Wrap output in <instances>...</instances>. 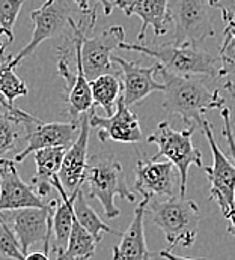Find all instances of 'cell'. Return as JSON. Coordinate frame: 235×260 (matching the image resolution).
Returning <instances> with one entry per match:
<instances>
[{
  "label": "cell",
  "mask_w": 235,
  "mask_h": 260,
  "mask_svg": "<svg viewBox=\"0 0 235 260\" xmlns=\"http://www.w3.org/2000/svg\"><path fill=\"white\" fill-rule=\"evenodd\" d=\"M158 73L164 84L163 109L169 114L180 116L186 126H192L193 122L200 123L210 110L225 107V100L219 92L211 90L193 75L170 74L161 67Z\"/></svg>",
  "instance_id": "cell-1"
},
{
  "label": "cell",
  "mask_w": 235,
  "mask_h": 260,
  "mask_svg": "<svg viewBox=\"0 0 235 260\" xmlns=\"http://www.w3.org/2000/svg\"><path fill=\"white\" fill-rule=\"evenodd\" d=\"M119 48L139 51L150 57H154L160 63V67L170 74L219 77V71H220L219 56H213L189 44L177 45L170 41L163 45H145V44H133L124 41L119 45Z\"/></svg>",
  "instance_id": "cell-2"
},
{
  "label": "cell",
  "mask_w": 235,
  "mask_h": 260,
  "mask_svg": "<svg viewBox=\"0 0 235 260\" xmlns=\"http://www.w3.org/2000/svg\"><path fill=\"white\" fill-rule=\"evenodd\" d=\"M146 212L154 225L164 233L172 248L175 245L187 248L195 244L200 220V211L195 200L177 196L166 200L153 199Z\"/></svg>",
  "instance_id": "cell-3"
},
{
  "label": "cell",
  "mask_w": 235,
  "mask_h": 260,
  "mask_svg": "<svg viewBox=\"0 0 235 260\" xmlns=\"http://www.w3.org/2000/svg\"><path fill=\"white\" fill-rule=\"evenodd\" d=\"M84 184L89 188V197L97 199L107 218L113 220L121 215L115 205V197L134 202V192L127 186L122 164L113 155H94L86 169Z\"/></svg>",
  "instance_id": "cell-4"
},
{
  "label": "cell",
  "mask_w": 235,
  "mask_h": 260,
  "mask_svg": "<svg viewBox=\"0 0 235 260\" xmlns=\"http://www.w3.org/2000/svg\"><path fill=\"white\" fill-rule=\"evenodd\" d=\"M195 133V125L186 126L183 131H177L170 126L169 122H160L156 131L146 139L148 143H154L158 152L153 159L166 158L170 161L180 173V197H184L187 188V178L190 166L203 167L202 152L196 148L192 140Z\"/></svg>",
  "instance_id": "cell-5"
},
{
  "label": "cell",
  "mask_w": 235,
  "mask_h": 260,
  "mask_svg": "<svg viewBox=\"0 0 235 260\" xmlns=\"http://www.w3.org/2000/svg\"><path fill=\"white\" fill-rule=\"evenodd\" d=\"M199 125L205 134V139L208 140L213 155V164L202 167L211 184L210 197L219 205L222 215L231 223L235 214V162H232L217 145L213 125L207 119H203Z\"/></svg>",
  "instance_id": "cell-6"
},
{
  "label": "cell",
  "mask_w": 235,
  "mask_h": 260,
  "mask_svg": "<svg viewBox=\"0 0 235 260\" xmlns=\"http://www.w3.org/2000/svg\"><path fill=\"white\" fill-rule=\"evenodd\" d=\"M211 8V0H170L169 12L175 26L172 42L197 47L202 41L214 37Z\"/></svg>",
  "instance_id": "cell-7"
},
{
  "label": "cell",
  "mask_w": 235,
  "mask_h": 260,
  "mask_svg": "<svg viewBox=\"0 0 235 260\" xmlns=\"http://www.w3.org/2000/svg\"><path fill=\"white\" fill-rule=\"evenodd\" d=\"M31 20L34 23V32L31 41L14 56L8 57L9 67L17 68L26 57H29L45 39L62 35L70 27V21L73 20V9L67 3V0H45L42 6L31 12Z\"/></svg>",
  "instance_id": "cell-8"
},
{
  "label": "cell",
  "mask_w": 235,
  "mask_h": 260,
  "mask_svg": "<svg viewBox=\"0 0 235 260\" xmlns=\"http://www.w3.org/2000/svg\"><path fill=\"white\" fill-rule=\"evenodd\" d=\"M57 200H50L45 208H27L0 212L18 238L21 250H27L35 242H44V253H50V236H53V212Z\"/></svg>",
  "instance_id": "cell-9"
},
{
  "label": "cell",
  "mask_w": 235,
  "mask_h": 260,
  "mask_svg": "<svg viewBox=\"0 0 235 260\" xmlns=\"http://www.w3.org/2000/svg\"><path fill=\"white\" fill-rule=\"evenodd\" d=\"M95 26V15L81 20L80 23H76L74 18L70 21L71 29V42L74 47V57H76V78L71 83V86L65 87L67 95L65 101L68 106V113L73 119V122H78L81 114L89 113L94 106V98L91 92V81L86 78L84 70H83V60H81V44L83 38L86 37L87 32H91Z\"/></svg>",
  "instance_id": "cell-10"
},
{
  "label": "cell",
  "mask_w": 235,
  "mask_h": 260,
  "mask_svg": "<svg viewBox=\"0 0 235 260\" xmlns=\"http://www.w3.org/2000/svg\"><path fill=\"white\" fill-rule=\"evenodd\" d=\"M125 41L122 26H112L97 37L83 38L81 60L84 75L89 81L104 74H112V53Z\"/></svg>",
  "instance_id": "cell-11"
},
{
  "label": "cell",
  "mask_w": 235,
  "mask_h": 260,
  "mask_svg": "<svg viewBox=\"0 0 235 260\" xmlns=\"http://www.w3.org/2000/svg\"><path fill=\"white\" fill-rule=\"evenodd\" d=\"M89 123L91 128L97 129V136L103 143L107 140L119 143H139L143 140L140 122L137 116L124 103L122 96L118 101L116 112L112 116H97L95 109H92L89 113Z\"/></svg>",
  "instance_id": "cell-12"
},
{
  "label": "cell",
  "mask_w": 235,
  "mask_h": 260,
  "mask_svg": "<svg viewBox=\"0 0 235 260\" xmlns=\"http://www.w3.org/2000/svg\"><path fill=\"white\" fill-rule=\"evenodd\" d=\"M134 189L142 199L153 200L156 197H175V166L170 161L139 159L134 169Z\"/></svg>",
  "instance_id": "cell-13"
},
{
  "label": "cell",
  "mask_w": 235,
  "mask_h": 260,
  "mask_svg": "<svg viewBox=\"0 0 235 260\" xmlns=\"http://www.w3.org/2000/svg\"><path fill=\"white\" fill-rule=\"evenodd\" d=\"M0 212L27 208H45L50 202L39 197L32 185H27L17 172L14 159L0 158Z\"/></svg>",
  "instance_id": "cell-14"
},
{
  "label": "cell",
  "mask_w": 235,
  "mask_h": 260,
  "mask_svg": "<svg viewBox=\"0 0 235 260\" xmlns=\"http://www.w3.org/2000/svg\"><path fill=\"white\" fill-rule=\"evenodd\" d=\"M112 62L116 63L122 74V98L128 107L139 104L153 92L164 90V84L158 83L154 77L160 70L158 62L151 67H142L139 62H130L119 56H112Z\"/></svg>",
  "instance_id": "cell-15"
},
{
  "label": "cell",
  "mask_w": 235,
  "mask_h": 260,
  "mask_svg": "<svg viewBox=\"0 0 235 260\" xmlns=\"http://www.w3.org/2000/svg\"><path fill=\"white\" fill-rule=\"evenodd\" d=\"M89 113L81 114L80 133L76 142L67 149L62 161V167L57 175L64 189L70 197L76 194L78 189H81V185L84 184V175L89 162L87 159V145H89V134H91Z\"/></svg>",
  "instance_id": "cell-16"
},
{
  "label": "cell",
  "mask_w": 235,
  "mask_h": 260,
  "mask_svg": "<svg viewBox=\"0 0 235 260\" xmlns=\"http://www.w3.org/2000/svg\"><path fill=\"white\" fill-rule=\"evenodd\" d=\"M80 133L78 122H50L38 123L35 129L29 131L26 136L27 146L14 155V162H21L31 153H35L41 149L48 148H70Z\"/></svg>",
  "instance_id": "cell-17"
},
{
  "label": "cell",
  "mask_w": 235,
  "mask_h": 260,
  "mask_svg": "<svg viewBox=\"0 0 235 260\" xmlns=\"http://www.w3.org/2000/svg\"><path fill=\"white\" fill-rule=\"evenodd\" d=\"M170 0H115V5L127 15H137L142 21L139 32V41H143L148 27H151L156 37H161L167 32L172 17L169 12Z\"/></svg>",
  "instance_id": "cell-18"
},
{
  "label": "cell",
  "mask_w": 235,
  "mask_h": 260,
  "mask_svg": "<svg viewBox=\"0 0 235 260\" xmlns=\"http://www.w3.org/2000/svg\"><path fill=\"white\" fill-rule=\"evenodd\" d=\"M148 203V199H142L136 206L131 224L122 233L121 242L113 248V260H151V253L145 238V215Z\"/></svg>",
  "instance_id": "cell-19"
},
{
  "label": "cell",
  "mask_w": 235,
  "mask_h": 260,
  "mask_svg": "<svg viewBox=\"0 0 235 260\" xmlns=\"http://www.w3.org/2000/svg\"><path fill=\"white\" fill-rule=\"evenodd\" d=\"M53 188L59 192L62 199V200H57L54 212H53V251L56 257H59L67 250V245L73 232V223H74L73 202L77 192L70 197L67 191L64 189L57 176L53 179Z\"/></svg>",
  "instance_id": "cell-20"
},
{
  "label": "cell",
  "mask_w": 235,
  "mask_h": 260,
  "mask_svg": "<svg viewBox=\"0 0 235 260\" xmlns=\"http://www.w3.org/2000/svg\"><path fill=\"white\" fill-rule=\"evenodd\" d=\"M67 148H48L35 152L37 173L32 178V188L39 197L45 199L53 189V179L59 175Z\"/></svg>",
  "instance_id": "cell-21"
},
{
  "label": "cell",
  "mask_w": 235,
  "mask_h": 260,
  "mask_svg": "<svg viewBox=\"0 0 235 260\" xmlns=\"http://www.w3.org/2000/svg\"><path fill=\"white\" fill-rule=\"evenodd\" d=\"M94 106L103 107L107 116L116 112V104L122 96V83L116 74H104L91 81Z\"/></svg>",
  "instance_id": "cell-22"
},
{
  "label": "cell",
  "mask_w": 235,
  "mask_h": 260,
  "mask_svg": "<svg viewBox=\"0 0 235 260\" xmlns=\"http://www.w3.org/2000/svg\"><path fill=\"white\" fill-rule=\"evenodd\" d=\"M18 123L38 125L41 123V120L27 112L14 113L9 110L0 112V158L2 155L17 148V143L20 142V134L17 131Z\"/></svg>",
  "instance_id": "cell-23"
},
{
  "label": "cell",
  "mask_w": 235,
  "mask_h": 260,
  "mask_svg": "<svg viewBox=\"0 0 235 260\" xmlns=\"http://www.w3.org/2000/svg\"><path fill=\"white\" fill-rule=\"evenodd\" d=\"M98 242L97 239L78 223L76 215H74V223H73V232L67 245V250L56 257L57 260H89L95 254Z\"/></svg>",
  "instance_id": "cell-24"
},
{
  "label": "cell",
  "mask_w": 235,
  "mask_h": 260,
  "mask_svg": "<svg viewBox=\"0 0 235 260\" xmlns=\"http://www.w3.org/2000/svg\"><path fill=\"white\" fill-rule=\"evenodd\" d=\"M73 211H74V215H76L78 223L81 224V225H83L95 239H97V242H101L103 233H104V232H110V233H115L118 236H122L121 232H118L115 229L109 227L107 224L104 223V221L97 215V212H95V211L91 208V205L86 202V197H84V194H83L81 189H78L76 197H74Z\"/></svg>",
  "instance_id": "cell-25"
},
{
  "label": "cell",
  "mask_w": 235,
  "mask_h": 260,
  "mask_svg": "<svg viewBox=\"0 0 235 260\" xmlns=\"http://www.w3.org/2000/svg\"><path fill=\"white\" fill-rule=\"evenodd\" d=\"M0 93H3L11 104H14L17 98L26 96L29 93L24 81L15 74L14 68L9 67L8 57L0 62Z\"/></svg>",
  "instance_id": "cell-26"
},
{
  "label": "cell",
  "mask_w": 235,
  "mask_h": 260,
  "mask_svg": "<svg viewBox=\"0 0 235 260\" xmlns=\"http://www.w3.org/2000/svg\"><path fill=\"white\" fill-rule=\"evenodd\" d=\"M220 71L219 77L235 74V21L226 23L223 32V42L219 48Z\"/></svg>",
  "instance_id": "cell-27"
},
{
  "label": "cell",
  "mask_w": 235,
  "mask_h": 260,
  "mask_svg": "<svg viewBox=\"0 0 235 260\" xmlns=\"http://www.w3.org/2000/svg\"><path fill=\"white\" fill-rule=\"evenodd\" d=\"M0 256L9 260H24L26 254L21 250L17 235L0 214Z\"/></svg>",
  "instance_id": "cell-28"
},
{
  "label": "cell",
  "mask_w": 235,
  "mask_h": 260,
  "mask_svg": "<svg viewBox=\"0 0 235 260\" xmlns=\"http://www.w3.org/2000/svg\"><path fill=\"white\" fill-rule=\"evenodd\" d=\"M26 0H0V30L6 37L8 44H12L15 35L14 27Z\"/></svg>",
  "instance_id": "cell-29"
},
{
  "label": "cell",
  "mask_w": 235,
  "mask_h": 260,
  "mask_svg": "<svg viewBox=\"0 0 235 260\" xmlns=\"http://www.w3.org/2000/svg\"><path fill=\"white\" fill-rule=\"evenodd\" d=\"M222 119H223V129H222V134L226 137L228 140V145H229V149H231V153H232V158H234L235 162V136L234 131H232V120H231V109L228 107H223L222 109ZM229 233H232L235 238V214H234V220L229 223V227H228Z\"/></svg>",
  "instance_id": "cell-30"
},
{
  "label": "cell",
  "mask_w": 235,
  "mask_h": 260,
  "mask_svg": "<svg viewBox=\"0 0 235 260\" xmlns=\"http://www.w3.org/2000/svg\"><path fill=\"white\" fill-rule=\"evenodd\" d=\"M211 6L222 11V18L226 23L235 21V0H211Z\"/></svg>",
  "instance_id": "cell-31"
},
{
  "label": "cell",
  "mask_w": 235,
  "mask_h": 260,
  "mask_svg": "<svg viewBox=\"0 0 235 260\" xmlns=\"http://www.w3.org/2000/svg\"><path fill=\"white\" fill-rule=\"evenodd\" d=\"M89 2L91 0H74V3L78 6V9L84 14V15H91V14H94L95 11H92V9H89ZM95 2H98L101 6H103V9H104V15H110L112 12H113V5L115 3H112L110 0H95Z\"/></svg>",
  "instance_id": "cell-32"
},
{
  "label": "cell",
  "mask_w": 235,
  "mask_h": 260,
  "mask_svg": "<svg viewBox=\"0 0 235 260\" xmlns=\"http://www.w3.org/2000/svg\"><path fill=\"white\" fill-rule=\"evenodd\" d=\"M158 256L164 260H207V259H190V257H183V256H178V254H173L170 250H163L158 253Z\"/></svg>",
  "instance_id": "cell-33"
},
{
  "label": "cell",
  "mask_w": 235,
  "mask_h": 260,
  "mask_svg": "<svg viewBox=\"0 0 235 260\" xmlns=\"http://www.w3.org/2000/svg\"><path fill=\"white\" fill-rule=\"evenodd\" d=\"M0 106L5 109V110H9V112H14V113H23L24 110H21V109H18L17 106H14V104H11L8 100H6V96L3 95V93H0Z\"/></svg>",
  "instance_id": "cell-34"
},
{
  "label": "cell",
  "mask_w": 235,
  "mask_h": 260,
  "mask_svg": "<svg viewBox=\"0 0 235 260\" xmlns=\"http://www.w3.org/2000/svg\"><path fill=\"white\" fill-rule=\"evenodd\" d=\"M24 260H50V259H48V254H47V253H39V251H35V253H29V254H26Z\"/></svg>",
  "instance_id": "cell-35"
},
{
  "label": "cell",
  "mask_w": 235,
  "mask_h": 260,
  "mask_svg": "<svg viewBox=\"0 0 235 260\" xmlns=\"http://www.w3.org/2000/svg\"><path fill=\"white\" fill-rule=\"evenodd\" d=\"M223 89H225V92H228V93L231 95L232 100H235V81H232V80L226 81V83L223 84Z\"/></svg>",
  "instance_id": "cell-36"
},
{
  "label": "cell",
  "mask_w": 235,
  "mask_h": 260,
  "mask_svg": "<svg viewBox=\"0 0 235 260\" xmlns=\"http://www.w3.org/2000/svg\"><path fill=\"white\" fill-rule=\"evenodd\" d=\"M5 37L3 34H2V30H0V38ZM9 44H8V41H3V39H0V57L2 59H5L3 56H5V50H6V47H8Z\"/></svg>",
  "instance_id": "cell-37"
},
{
  "label": "cell",
  "mask_w": 235,
  "mask_h": 260,
  "mask_svg": "<svg viewBox=\"0 0 235 260\" xmlns=\"http://www.w3.org/2000/svg\"><path fill=\"white\" fill-rule=\"evenodd\" d=\"M0 184H2V175H0Z\"/></svg>",
  "instance_id": "cell-38"
}]
</instances>
